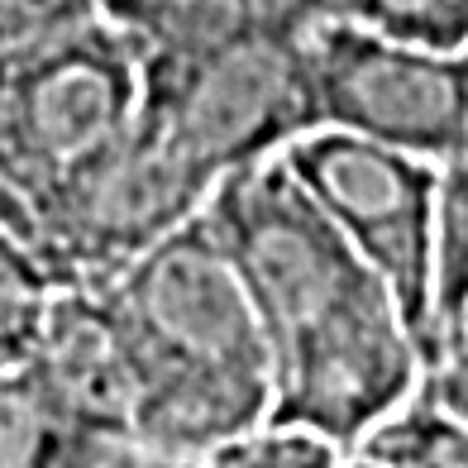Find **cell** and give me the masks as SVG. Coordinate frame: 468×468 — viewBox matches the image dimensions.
I'll list each match as a JSON object with an SVG mask.
<instances>
[{"mask_svg":"<svg viewBox=\"0 0 468 468\" xmlns=\"http://www.w3.org/2000/svg\"><path fill=\"white\" fill-rule=\"evenodd\" d=\"M354 450L382 459L388 468H468V416L416 388Z\"/></svg>","mask_w":468,"mask_h":468,"instance_id":"9c48e42d","label":"cell"},{"mask_svg":"<svg viewBox=\"0 0 468 468\" xmlns=\"http://www.w3.org/2000/svg\"><path fill=\"white\" fill-rule=\"evenodd\" d=\"M321 5H325V0H321Z\"/></svg>","mask_w":468,"mask_h":468,"instance_id":"ffe728a7","label":"cell"},{"mask_svg":"<svg viewBox=\"0 0 468 468\" xmlns=\"http://www.w3.org/2000/svg\"><path fill=\"white\" fill-rule=\"evenodd\" d=\"M306 81L315 130H345L440 163L459 134L468 48H431L321 15L306 34Z\"/></svg>","mask_w":468,"mask_h":468,"instance_id":"8992f818","label":"cell"},{"mask_svg":"<svg viewBox=\"0 0 468 468\" xmlns=\"http://www.w3.org/2000/svg\"><path fill=\"white\" fill-rule=\"evenodd\" d=\"M87 10H96V0H0V29L10 38H25L34 29H48L58 19H72Z\"/></svg>","mask_w":468,"mask_h":468,"instance_id":"4fadbf2b","label":"cell"},{"mask_svg":"<svg viewBox=\"0 0 468 468\" xmlns=\"http://www.w3.org/2000/svg\"><path fill=\"white\" fill-rule=\"evenodd\" d=\"M444 358H450V364H463V368H468V330L454 339V345H450V354H444ZM444 358H440V364H444Z\"/></svg>","mask_w":468,"mask_h":468,"instance_id":"e0dca14e","label":"cell"},{"mask_svg":"<svg viewBox=\"0 0 468 468\" xmlns=\"http://www.w3.org/2000/svg\"><path fill=\"white\" fill-rule=\"evenodd\" d=\"M91 287L134 378V444L206 459L268 425V345L201 210Z\"/></svg>","mask_w":468,"mask_h":468,"instance_id":"7a4b0ae2","label":"cell"},{"mask_svg":"<svg viewBox=\"0 0 468 468\" xmlns=\"http://www.w3.org/2000/svg\"><path fill=\"white\" fill-rule=\"evenodd\" d=\"M420 388L431 392L435 401H444L450 411H459V416H468V368L463 364H435V368H425V378H420Z\"/></svg>","mask_w":468,"mask_h":468,"instance_id":"9a60e30c","label":"cell"},{"mask_svg":"<svg viewBox=\"0 0 468 468\" xmlns=\"http://www.w3.org/2000/svg\"><path fill=\"white\" fill-rule=\"evenodd\" d=\"M10 44H15V38H10L5 29H0V68H5V53H10Z\"/></svg>","mask_w":468,"mask_h":468,"instance_id":"ac0fdd59","label":"cell"},{"mask_svg":"<svg viewBox=\"0 0 468 468\" xmlns=\"http://www.w3.org/2000/svg\"><path fill=\"white\" fill-rule=\"evenodd\" d=\"M440 325L444 339H459L468 321V91H463V115L450 154L440 163Z\"/></svg>","mask_w":468,"mask_h":468,"instance_id":"30bf717a","label":"cell"},{"mask_svg":"<svg viewBox=\"0 0 468 468\" xmlns=\"http://www.w3.org/2000/svg\"><path fill=\"white\" fill-rule=\"evenodd\" d=\"M325 15L431 48H468V0H325Z\"/></svg>","mask_w":468,"mask_h":468,"instance_id":"8fae6325","label":"cell"},{"mask_svg":"<svg viewBox=\"0 0 468 468\" xmlns=\"http://www.w3.org/2000/svg\"><path fill=\"white\" fill-rule=\"evenodd\" d=\"M139 58L101 10L15 38L0 68V201L29 225L134 134Z\"/></svg>","mask_w":468,"mask_h":468,"instance_id":"3957f363","label":"cell"},{"mask_svg":"<svg viewBox=\"0 0 468 468\" xmlns=\"http://www.w3.org/2000/svg\"><path fill=\"white\" fill-rule=\"evenodd\" d=\"M58 416L101 440H130L134 378L124 364L115 321L96 287H62L44 339L25 368H15Z\"/></svg>","mask_w":468,"mask_h":468,"instance_id":"52a82bcc","label":"cell"},{"mask_svg":"<svg viewBox=\"0 0 468 468\" xmlns=\"http://www.w3.org/2000/svg\"><path fill=\"white\" fill-rule=\"evenodd\" d=\"M62 287L68 282L58 278L29 225L0 201V373L29 364Z\"/></svg>","mask_w":468,"mask_h":468,"instance_id":"ba28073f","label":"cell"},{"mask_svg":"<svg viewBox=\"0 0 468 468\" xmlns=\"http://www.w3.org/2000/svg\"><path fill=\"white\" fill-rule=\"evenodd\" d=\"M335 468H388V463H382V459H373V454H364V450H345Z\"/></svg>","mask_w":468,"mask_h":468,"instance_id":"2e32d148","label":"cell"},{"mask_svg":"<svg viewBox=\"0 0 468 468\" xmlns=\"http://www.w3.org/2000/svg\"><path fill=\"white\" fill-rule=\"evenodd\" d=\"M339 454H345L339 444L311 435V431L259 425V431L220 444L216 454H206V468H335Z\"/></svg>","mask_w":468,"mask_h":468,"instance_id":"7c38bea8","label":"cell"},{"mask_svg":"<svg viewBox=\"0 0 468 468\" xmlns=\"http://www.w3.org/2000/svg\"><path fill=\"white\" fill-rule=\"evenodd\" d=\"M201 216L259 315L272 368L268 425L354 450L431 368L388 282L306 197L282 154L220 177Z\"/></svg>","mask_w":468,"mask_h":468,"instance_id":"6da1fadb","label":"cell"},{"mask_svg":"<svg viewBox=\"0 0 468 468\" xmlns=\"http://www.w3.org/2000/svg\"><path fill=\"white\" fill-rule=\"evenodd\" d=\"M91 468H206V459H191V454H167L154 450V444H134V440H120L111 444Z\"/></svg>","mask_w":468,"mask_h":468,"instance_id":"5bb4252c","label":"cell"},{"mask_svg":"<svg viewBox=\"0 0 468 468\" xmlns=\"http://www.w3.org/2000/svg\"><path fill=\"white\" fill-rule=\"evenodd\" d=\"M282 163L306 197L358 249L420 339L431 368L450 354L440 325V167L431 158L358 139L345 130H311L282 148Z\"/></svg>","mask_w":468,"mask_h":468,"instance_id":"5b68a950","label":"cell"},{"mask_svg":"<svg viewBox=\"0 0 468 468\" xmlns=\"http://www.w3.org/2000/svg\"><path fill=\"white\" fill-rule=\"evenodd\" d=\"M325 10L287 5L191 58L139 62L134 134L206 197L220 177L278 158L315 130L306 34Z\"/></svg>","mask_w":468,"mask_h":468,"instance_id":"277c9868","label":"cell"},{"mask_svg":"<svg viewBox=\"0 0 468 468\" xmlns=\"http://www.w3.org/2000/svg\"><path fill=\"white\" fill-rule=\"evenodd\" d=\"M463 330H468V321H463ZM463 330H459V335H463Z\"/></svg>","mask_w":468,"mask_h":468,"instance_id":"d6986e66","label":"cell"}]
</instances>
